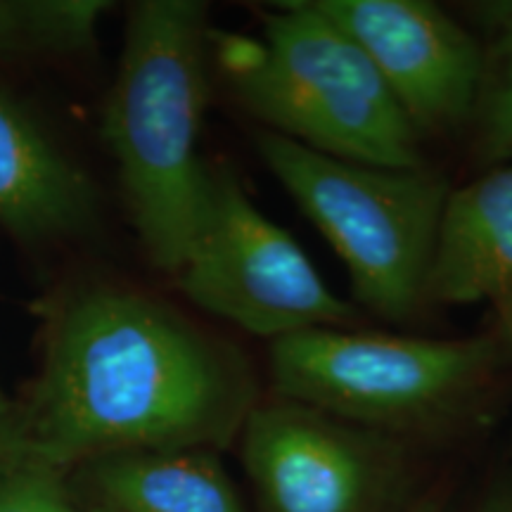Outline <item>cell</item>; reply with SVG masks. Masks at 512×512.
Returning <instances> with one entry per match:
<instances>
[{
    "label": "cell",
    "instance_id": "4",
    "mask_svg": "<svg viewBox=\"0 0 512 512\" xmlns=\"http://www.w3.org/2000/svg\"><path fill=\"white\" fill-rule=\"evenodd\" d=\"M230 83L266 131L323 155L420 169V136L370 57L316 8L266 12L264 41L228 50Z\"/></svg>",
    "mask_w": 512,
    "mask_h": 512
},
{
    "label": "cell",
    "instance_id": "8",
    "mask_svg": "<svg viewBox=\"0 0 512 512\" xmlns=\"http://www.w3.org/2000/svg\"><path fill=\"white\" fill-rule=\"evenodd\" d=\"M354 38L418 136L470 124L482 83L477 36L425 0H313Z\"/></svg>",
    "mask_w": 512,
    "mask_h": 512
},
{
    "label": "cell",
    "instance_id": "11",
    "mask_svg": "<svg viewBox=\"0 0 512 512\" xmlns=\"http://www.w3.org/2000/svg\"><path fill=\"white\" fill-rule=\"evenodd\" d=\"M102 508L114 512H245L207 448L119 453L88 463Z\"/></svg>",
    "mask_w": 512,
    "mask_h": 512
},
{
    "label": "cell",
    "instance_id": "3",
    "mask_svg": "<svg viewBox=\"0 0 512 512\" xmlns=\"http://www.w3.org/2000/svg\"><path fill=\"white\" fill-rule=\"evenodd\" d=\"M512 349L498 332L420 339L316 328L273 339L271 375L285 401L389 437H441L484 411Z\"/></svg>",
    "mask_w": 512,
    "mask_h": 512
},
{
    "label": "cell",
    "instance_id": "5",
    "mask_svg": "<svg viewBox=\"0 0 512 512\" xmlns=\"http://www.w3.org/2000/svg\"><path fill=\"white\" fill-rule=\"evenodd\" d=\"M256 150L347 266L356 302L389 323L427 299L448 188L425 169H380L261 131Z\"/></svg>",
    "mask_w": 512,
    "mask_h": 512
},
{
    "label": "cell",
    "instance_id": "14",
    "mask_svg": "<svg viewBox=\"0 0 512 512\" xmlns=\"http://www.w3.org/2000/svg\"><path fill=\"white\" fill-rule=\"evenodd\" d=\"M62 472L0 439V512H76Z\"/></svg>",
    "mask_w": 512,
    "mask_h": 512
},
{
    "label": "cell",
    "instance_id": "1",
    "mask_svg": "<svg viewBox=\"0 0 512 512\" xmlns=\"http://www.w3.org/2000/svg\"><path fill=\"white\" fill-rule=\"evenodd\" d=\"M254 408L238 351L133 292L76 297L0 439L67 470L140 451L226 446Z\"/></svg>",
    "mask_w": 512,
    "mask_h": 512
},
{
    "label": "cell",
    "instance_id": "7",
    "mask_svg": "<svg viewBox=\"0 0 512 512\" xmlns=\"http://www.w3.org/2000/svg\"><path fill=\"white\" fill-rule=\"evenodd\" d=\"M242 460L266 512H389L408 489L399 439L285 399L252 408Z\"/></svg>",
    "mask_w": 512,
    "mask_h": 512
},
{
    "label": "cell",
    "instance_id": "16",
    "mask_svg": "<svg viewBox=\"0 0 512 512\" xmlns=\"http://www.w3.org/2000/svg\"><path fill=\"white\" fill-rule=\"evenodd\" d=\"M494 332L503 337V342L512 349V292L503 302H498V320Z\"/></svg>",
    "mask_w": 512,
    "mask_h": 512
},
{
    "label": "cell",
    "instance_id": "17",
    "mask_svg": "<svg viewBox=\"0 0 512 512\" xmlns=\"http://www.w3.org/2000/svg\"><path fill=\"white\" fill-rule=\"evenodd\" d=\"M403 512H441V498L437 496V491H432V494L420 498L418 503H413L411 508Z\"/></svg>",
    "mask_w": 512,
    "mask_h": 512
},
{
    "label": "cell",
    "instance_id": "10",
    "mask_svg": "<svg viewBox=\"0 0 512 512\" xmlns=\"http://www.w3.org/2000/svg\"><path fill=\"white\" fill-rule=\"evenodd\" d=\"M512 292V159L448 192L427 299L503 302Z\"/></svg>",
    "mask_w": 512,
    "mask_h": 512
},
{
    "label": "cell",
    "instance_id": "18",
    "mask_svg": "<svg viewBox=\"0 0 512 512\" xmlns=\"http://www.w3.org/2000/svg\"><path fill=\"white\" fill-rule=\"evenodd\" d=\"M93 512H114V510H107V508H102V505H98Z\"/></svg>",
    "mask_w": 512,
    "mask_h": 512
},
{
    "label": "cell",
    "instance_id": "12",
    "mask_svg": "<svg viewBox=\"0 0 512 512\" xmlns=\"http://www.w3.org/2000/svg\"><path fill=\"white\" fill-rule=\"evenodd\" d=\"M482 46V83L472 114V155L482 169L512 159V0L472 8Z\"/></svg>",
    "mask_w": 512,
    "mask_h": 512
},
{
    "label": "cell",
    "instance_id": "6",
    "mask_svg": "<svg viewBox=\"0 0 512 512\" xmlns=\"http://www.w3.org/2000/svg\"><path fill=\"white\" fill-rule=\"evenodd\" d=\"M176 278L192 304L259 337L356 328L361 320L226 169L211 171L207 219Z\"/></svg>",
    "mask_w": 512,
    "mask_h": 512
},
{
    "label": "cell",
    "instance_id": "15",
    "mask_svg": "<svg viewBox=\"0 0 512 512\" xmlns=\"http://www.w3.org/2000/svg\"><path fill=\"white\" fill-rule=\"evenodd\" d=\"M479 512H512V482L498 486V489L486 498Z\"/></svg>",
    "mask_w": 512,
    "mask_h": 512
},
{
    "label": "cell",
    "instance_id": "13",
    "mask_svg": "<svg viewBox=\"0 0 512 512\" xmlns=\"http://www.w3.org/2000/svg\"><path fill=\"white\" fill-rule=\"evenodd\" d=\"M107 0H0V57L91 50Z\"/></svg>",
    "mask_w": 512,
    "mask_h": 512
},
{
    "label": "cell",
    "instance_id": "9",
    "mask_svg": "<svg viewBox=\"0 0 512 512\" xmlns=\"http://www.w3.org/2000/svg\"><path fill=\"white\" fill-rule=\"evenodd\" d=\"M93 214L95 195L83 171L0 91V226L15 240L48 242L79 233Z\"/></svg>",
    "mask_w": 512,
    "mask_h": 512
},
{
    "label": "cell",
    "instance_id": "19",
    "mask_svg": "<svg viewBox=\"0 0 512 512\" xmlns=\"http://www.w3.org/2000/svg\"><path fill=\"white\" fill-rule=\"evenodd\" d=\"M0 427H3V406H0Z\"/></svg>",
    "mask_w": 512,
    "mask_h": 512
},
{
    "label": "cell",
    "instance_id": "2",
    "mask_svg": "<svg viewBox=\"0 0 512 512\" xmlns=\"http://www.w3.org/2000/svg\"><path fill=\"white\" fill-rule=\"evenodd\" d=\"M207 8L143 0L128 12L105 138L147 256L178 273L207 219L211 171L197 157L207 79Z\"/></svg>",
    "mask_w": 512,
    "mask_h": 512
}]
</instances>
